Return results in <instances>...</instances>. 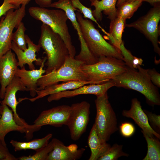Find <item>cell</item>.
Segmentation results:
<instances>
[{"label": "cell", "mask_w": 160, "mask_h": 160, "mask_svg": "<svg viewBox=\"0 0 160 160\" xmlns=\"http://www.w3.org/2000/svg\"><path fill=\"white\" fill-rule=\"evenodd\" d=\"M160 20V3L155 4L145 15L136 21L125 24V27L134 28L143 34L152 43L154 51L160 55L158 40Z\"/></svg>", "instance_id": "cell-8"}, {"label": "cell", "mask_w": 160, "mask_h": 160, "mask_svg": "<svg viewBox=\"0 0 160 160\" xmlns=\"http://www.w3.org/2000/svg\"><path fill=\"white\" fill-rule=\"evenodd\" d=\"M47 60L46 57L43 60L39 69L27 70L24 66L20 69L18 68L15 76L19 77L24 85L28 89L31 95L34 97L36 94L38 86L37 82L45 73V70L43 68Z\"/></svg>", "instance_id": "cell-20"}, {"label": "cell", "mask_w": 160, "mask_h": 160, "mask_svg": "<svg viewBox=\"0 0 160 160\" xmlns=\"http://www.w3.org/2000/svg\"><path fill=\"white\" fill-rule=\"evenodd\" d=\"M50 7L62 9L65 12L68 19L77 31L80 43L81 50L74 58L84 61L85 64L91 65L97 63L98 60L91 53L84 39L79 23L77 20L75 11L78 10L72 6L70 0H58L52 3Z\"/></svg>", "instance_id": "cell-11"}, {"label": "cell", "mask_w": 160, "mask_h": 160, "mask_svg": "<svg viewBox=\"0 0 160 160\" xmlns=\"http://www.w3.org/2000/svg\"><path fill=\"white\" fill-rule=\"evenodd\" d=\"M15 54L10 49L0 57V98L3 99L5 90L15 76L18 67Z\"/></svg>", "instance_id": "cell-15"}, {"label": "cell", "mask_w": 160, "mask_h": 160, "mask_svg": "<svg viewBox=\"0 0 160 160\" xmlns=\"http://www.w3.org/2000/svg\"><path fill=\"white\" fill-rule=\"evenodd\" d=\"M148 73L153 84L158 88L160 87V74L154 69H148Z\"/></svg>", "instance_id": "cell-36"}, {"label": "cell", "mask_w": 160, "mask_h": 160, "mask_svg": "<svg viewBox=\"0 0 160 160\" xmlns=\"http://www.w3.org/2000/svg\"><path fill=\"white\" fill-rule=\"evenodd\" d=\"M125 1V0H118L116 4V7H119L123 4Z\"/></svg>", "instance_id": "cell-41"}, {"label": "cell", "mask_w": 160, "mask_h": 160, "mask_svg": "<svg viewBox=\"0 0 160 160\" xmlns=\"http://www.w3.org/2000/svg\"><path fill=\"white\" fill-rule=\"evenodd\" d=\"M84 39L92 55L98 58L112 57L123 60L120 50L106 41L90 20L84 18L78 10L76 13Z\"/></svg>", "instance_id": "cell-3"}, {"label": "cell", "mask_w": 160, "mask_h": 160, "mask_svg": "<svg viewBox=\"0 0 160 160\" xmlns=\"http://www.w3.org/2000/svg\"><path fill=\"white\" fill-rule=\"evenodd\" d=\"M133 0H125L124 2L129 1ZM142 1L143 2H148L153 6L156 4L160 3V0H142Z\"/></svg>", "instance_id": "cell-40"}, {"label": "cell", "mask_w": 160, "mask_h": 160, "mask_svg": "<svg viewBox=\"0 0 160 160\" xmlns=\"http://www.w3.org/2000/svg\"><path fill=\"white\" fill-rule=\"evenodd\" d=\"M52 0H35V2L39 7L43 8L50 7Z\"/></svg>", "instance_id": "cell-39"}, {"label": "cell", "mask_w": 160, "mask_h": 160, "mask_svg": "<svg viewBox=\"0 0 160 160\" xmlns=\"http://www.w3.org/2000/svg\"><path fill=\"white\" fill-rule=\"evenodd\" d=\"M18 91H29L20 78L15 76L6 88L4 96L1 101V104L6 105L11 108L13 111L15 122L24 128L26 132H28L31 130V125L28 124L24 119L20 118L17 112V107L20 103L17 101L16 97V93Z\"/></svg>", "instance_id": "cell-13"}, {"label": "cell", "mask_w": 160, "mask_h": 160, "mask_svg": "<svg viewBox=\"0 0 160 160\" xmlns=\"http://www.w3.org/2000/svg\"><path fill=\"white\" fill-rule=\"evenodd\" d=\"M91 2H92L95 1H99L100 0H89Z\"/></svg>", "instance_id": "cell-43"}, {"label": "cell", "mask_w": 160, "mask_h": 160, "mask_svg": "<svg viewBox=\"0 0 160 160\" xmlns=\"http://www.w3.org/2000/svg\"><path fill=\"white\" fill-rule=\"evenodd\" d=\"M17 28L16 31L13 33L12 41L20 49L25 50L27 47L25 34L26 28L24 23L21 22Z\"/></svg>", "instance_id": "cell-31"}, {"label": "cell", "mask_w": 160, "mask_h": 160, "mask_svg": "<svg viewBox=\"0 0 160 160\" xmlns=\"http://www.w3.org/2000/svg\"><path fill=\"white\" fill-rule=\"evenodd\" d=\"M147 144V153L143 160L160 159V142L159 139L150 137L141 131Z\"/></svg>", "instance_id": "cell-26"}, {"label": "cell", "mask_w": 160, "mask_h": 160, "mask_svg": "<svg viewBox=\"0 0 160 160\" xmlns=\"http://www.w3.org/2000/svg\"><path fill=\"white\" fill-rule=\"evenodd\" d=\"M138 71L127 67V70L112 79L115 86L136 91L145 97L147 102L152 106L160 105V95L157 87L151 81L148 69L140 66Z\"/></svg>", "instance_id": "cell-1"}, {"label": "cell", "mask_w": 160, "mask_h": 160, "mask_svg": "<svg viewBox=\"0 0 160 160\" xmlns=\"http://www.w3.org/2000/svg\"><path fill=\"white\" fill-rule=\"evenodd\" d=\"M84 64V61L68 55L60 68L43 75L38 81L37 90H41L61 81L72 80L89 81L86 74L81 69L82 66Z\"/></svg>", "instance_id": "cell-5"}, {"label": "cell", "mask_w": 160, "mask_h": 160, "mask_svg": "<svg viewBox=\"0 0 160 160\" xmlns=\"http://www.w3.org/2000/svg\"><path fill=\"white\" fill-rule=\"evenodd\" d=\"M73 7L82 13L84 17L87 18L95 22L102 31H104L103 29L98 23L97 21L94 17L92 14V11L90 8L86 7L83 5L79 0H70Z\"/></svg>", "instance_id": "cell-32"}, {"label": "cell", "mask_w": 160, "mask_h": 160, "mask_svg": "<svg viewBox=\"0 0 160 160\" xmlns=\"http://www.w3.org/2000/svg\"><path fill=\"white\" fill-rule=\"evenodd\" d=\"M120 49L123 57V61L127 67L132 69H137L138 66L142 65L143 62L142 59L133 56L125 47L123 41L120 45Z\"/></svg>", "instance_id": "cell-28"}, {"label": "cell", "mask_w": 160, "mask_h": 160, "mask_svg": "<svg viewBox=\"0 0 160 160\" xmlns=\"http://www.w3.org/2000/svg\"><path fill=\"white\" fill-rule=\"evenodd\" d=\"M127 66L122 60L112 57H102L98 61L91 65L84 64L81 67L89 81L100 84L112 80L125 72Z\"/></svg>", "instance_id": "cell-6"}, {"label": "cell", "mask_w": 160, "mask_h": 160, "mask_svg": "<svg viewBox=\"0 0 160 160\" xmlns=\"http://www.w3.org/2000/svg\"><path fill=\"white\" fill-rule=\"evenodd\" d=\"M38 44L46 54L45 74L60 68L69 55L68 49L60 36L49 26L42 23Z\"/></svg>", "instance_id": "cell-2"}, {"label": "cell", "mask_w": 160, "mask_h": 160, "mask_svg": "<svg viewBox=\"0 0 160 160\" xmlns=\"http://www.w3.org/2000/svg\"><path fill=\"white\" fill-rule=\"evenodd\" d=\"M122 115L124 116L132 119L142 129V131L149 136H155L160 139V134L150 125L147 116L142 109L140 102L136 98L132 99L130 109L124 110Z\"/></svg>", "instance_id": "cell-17"}, {"label": "cell", "mask_w": 160, "mask_h": 160, "mask_svg": "<svg viewBox=\"0 0 160 160\" xmlns=\"http://www.w3.org/2000/svg\"><path fill=\"white\" fill-rule=\"evenodd\" d=\"M118 0H100L91 3V5L95 7L92 11L93 15L97 21L102 20V12L108 16L111 21L116 17V4Z\"/></svg>", "instance_id": "cell-23"}, {"label": "cell", "mask_w": 160, "mask_h": 160, "mask_svg": "<svg viewBox=\"0 0 160 160\" xmlns=\"http://www.w3.org/2000/svg\"><path fill=\"white\" fill-rule=\"evenodd\" d=\"M3 110L0 118V140L5 144L6 135L10 132L16 131L21 133H25V129L15 121L12 110L6 105H2Z\"/></svg>", "instance_id": "cell-21"}, {"label": "cell", "mask_w": 160, "mask_h": 160, "mask_svg": "<svg viewBox=\"0 0 160 160\" xmlns=\"http://www.w3.org/2000/svg\"></svg>", "instance_id": "cell-44"}, {"label": "cell", "mask_w": 160, "mask_h": 160, "mask_svg": "<svg viewBox=\"0 0 160 160\" xmlns=\"http://www.w3.org/2000/svg\"><path fill=\"white\" fill-rule=\"evenodd\" d=\"M26 5L9 10L0 21V57L11 49L14 28H17L25 16Z\"/></svg>", "instance_id": "cell-9"}, {"label": "cell", "mask_w": 160, "mask_h": 160, "mask_svg": "<svg viewBox=\"0 0 160 160\" xmlns=\"http://www.w3.org/2000/svg\"><path fill=\"white\" fill-rule=\"evenodd\" d=\"M88 143L91 152L89 160H98L111 147L106 141L99 136L94 124L89 133Z\"/></svg>", "instance_id": "cell-22"}, {"label": "cell", "mask_w": 160, "mask_h": 160, "mask_svg": "<svg viewBox=\"0 0 160 160\" xmlns=\"http://www.w3.org/2000/svg\"><path fill=\"white\" fill-rule=\"evenodd\" d=\"M1 101H0V118L2 112L3 106L1 104Z\"/></svg>", "instance_id": "cell-42"}, {"label": "cell", "mask_w": 160, "mask_h": 160, "mask_svg": "<svg viewBox=\"0 0 160 160\" xmlns=\"http://www.w3.org/2000/svg\"><path fill=\"white\" fill-rule=\"evenodd\" d=\"M146 114L149 122L152 126L158 129H160V116L157 115L155 113L144 110Z\"/></svg>", "instance_id": "cell-35"}, {"label": "cell", "mask_w": 160, "mask_h": 160, "mask_svg": "<svg viewBox=\"0 0 160 160\" xmlns=\"http://www.w3.org/2000/svg\"><path fill=\"white\" fill-rule=\"evenodd\" d=\"M89 84H96L91 81H69L63 82L60 84H56L48 87L43 89L36 91L37 96L32 98L27 97L19 98V101L28 100L31 102L43 98L47 96L67 90H73L85 85Z\"/></svg>", "instance_id": "cell-19"}, {"label": "cell", "mask_w": 160, "mask_h": 160, "mask_svg": "<svg viewBox=\"0 0 160 160\" xmlns=\"http://www.w3.org/2000/svg\"><path fill=\"white\" fill-rule=\"evenodd\" d=\"M53 147V143L52 140L45 146L36 151L34 154L23 156L17 159L20 160H47L49 154L52 150Z\"/></svg>", "instance_id": "cell-29"}, {"label": "cell", "mask_w": 160, "mask_h": 160, "mask_svg": "<svg viewBox=\"0 0 160 160\" xmlns=\"http://www.w3.org/2000/svg\"><path fill=\"white\" fill-rule=\"evenodd\" d=\"M71 110V106L65 105L44 110L35 120L33 127L36 131L46 125L56 127L66 126Z\"/></svg>", "instance_id": "cell-12"}, {"label": "cell", "mask_w": 160, "mask_h": 160, "mask_svg": "<svg viewBox=\"0 0 160 160\" xmlns=\"http://www.w3.org/2000/svg\"><path fill=\"white\" fill-rule=\"evenodd\" d=\"M67 126L71 139L79 140L85 132L89 120L90 105L86 101L73 104Z\"/></svg>", "instance_id": "cell-10"}, {"label": "cell", "mask_w": 160, "mask_h": 160, "mask_svg": "<svg viewBox=\"0 0 160 160\" xmlns=\"http://www.w3.org/2000/svg\"><path fill=\"white\" fill-rule=\"evenodd\" d=\"M126 21L124 19L116 17L111 21L109 33L106 32L105 33L111 44L120 50V45L123 42L122 37Z\"/></svg>", "instance_id": "cell-24"}, {"label": "cell", "mask_w": 160, "mask_h": 160, "mask_svg": "<svg viewBox=\"0 0 160 160\" xmlns=\"http://www.w3.org/2000/svg\"><path fill=\"white\" fill-rule=\"evenodd\" d=\"M142 0L124 2L117 8L116 17L126 20L131 18L142 4Z\"/></svg>", "instance_id": "cell-27"}, {"label": "cell", "mask_w": 160, "mask_h": 160, "mask_svg": "<svg viewBox=\"0 0 160 160\" xmlns=\"http://www.w3.org/2000/svg\"><path fill=\"white\" fill-rule=\"evenodd\" d=\"M52 150L49 154L47 160H76L79 159L85 151V148H78V145L72 144L65 146L59 140L53 138Z\"/></svg>", "instance_id": "cell-18"}, {"label": "cell", "mask_w": 160, "mask_h": 160, "mask_svg": "<svg viewBox=\"0 0 160 160\" xmlns=\"http://www.w3.org/2000/svg\"><path fill=\"white\" fill-rule=\"evenodd\" d=\"M31 0H4L10 4L12 5L15 7V9L19 8L21 5H26Z\"/></svg>", "instance_id": "cell-37"}, {"label": "cell", "mask_w": 160, "mask_h": 160, "mask_svg": "<svg viewBox=\"0 0 160 160\" xmlns=\"http://www.w3.org/2000/svg\"><path fill=\"white\" fill-rule=\"evenodd\" d=\"M85 85L72 90H67L49 95L47 98L49 102L58 100L63 98H70L81 95L92 94L97 97L102 96L115 84L111 80L100 84Z\"/></svg>", "instance_id": "cell-14"}, {"label": "cell", "mask_w": 160, "mask_h": 160, "mask_svg": "<svg viewBox=\"0 0 160 160\" xmlns=\"http://www.w3.org/2000/svg\"><path fill=\"white\" fill-rule=\"evenodd\" d=\"M95 103L96 114L94 124L99 136L107 142L118 129L116 116L109 101L107 92L97 97Z\"/></svg>", "instance_id": "cell-7"}, {"label": "cell", "mask_w": 160, "mask_h": 160, "mask_svg": "<svg viewBox=\"0 0 160 160\" xmlns=\"http://www.w3.org/2000/svg\"><path fill=\"white\" fill-rule=\"evenodd\" d=\"M15 9L14 7L12 4L4 1L2 4L0 6V18L10 9Z\"/></svg>", "instance_id": "cell-38"}, {"label": "cell", "mask_w": 160, "mask_h": 160, "mask_svg": "<svg viewBox=\"0 0 160 160\" xmlns=\"http://www.w3.org/2000/svg\"><path fill=\"white\" fill-rule=\"evenodd\" d=\"M52 136V134L49 133L42 138L35 139L29 142H21L12 140L10 143L14 147V150L16 152L28 149L36 151L46 145Z\"/></svg>", "instance_id": "cell-25"}, {"label": "cell", "mask_w": 160, "mask_h": 160, "mask_svg": "<svg viewBox=\"0 0 160 160\" xmlns=\"http://www.w3.org/2000/svg\"><path fill=\"white\" fill-rule=\"evenodd\" d=\"M122 148V145L113 144L98 160H117L121 156L128 157V154L123 152Z\"/></svg>", "instance_id": "cell-30"}, {"label": "cell", "mask_w": 160, "mask_h": 160, "mask_svg": "<svg viewBox=\"0 0 160 160\" xmlns=\"http://www.w3.org/2000/svg\"><path fill=\"white\" fill-rule=\"evenodd\" d=\"M119 129L121 134L126 137H130L135 132V128L134 125L128 122L122 123L119 127Z\"/></svg>", "instance_id": "cell-33"}, {"label": "cell", "mask_w": 160, "mask_h": 160, "mask_svg": "<svg viewBox=\"0 0 160 160\" xmlns=\"http://www.w3.org/2000/svg\"><path fill=\"white\" fill-rule=\"evenodd\" d=\"M30 16L49 26L61 37L68 50L70 56L74 58L76 50L72 44L67 22L68 19L64 11L49 9L38 7H30L28 10Z\"/></svg>", "instance_id": "cell-4"}, {"label": "cell", "mask_w": 160, "mask_h": 160, "mask_svg": "<svg viewBox=\"0 0 160 160\" xmlns=\"http://www.w3.org/2000/svg\"><path fill=\"white\" fill-rule=\"evenodd\" d=\"M25 38L28 46L26 49L25 50H22L12 41L11 49L17 56L18 66L21 68L24 65L27 64L30 70L34 69L35 67L33 62H35L36 65L40 66L43 60V59L36 57V53L39 51L41 47L38 44H34L27 35H25Z\"/></svg>", "instance_id": "cell-16"}, {"label": "cell", "mask_w": 160, "mask_h": 160, "mask_svg": "<svg viewBox=\"0 0 160 160\" xmlns=\"http://www.w3.org/2000/svg\"><path fill=\"white\" fill-rule=\"evenodd\" d=\"M17 158L9 152L7 144L0 140V160H17Z\"/></svg>", "instance_id": "cell-34"}]
</instances>
